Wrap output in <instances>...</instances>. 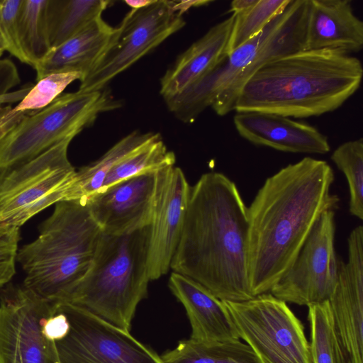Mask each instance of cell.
<instances>
[{
  "label": "cell",
  "instance_id": "18",
  "mask_svg": "<svg viewBox=\"0 0 363 363\" xmlns=\"http://www.w3.org/2000/svg\"><path fill=\"white\" fill-rule=\"evenodd\" d=\"M234 19L232 14L212 26L177 57L160 80V92L164 101L194 85L228 56Z\"/></svg>",
  "mask_w": 363,
  "mask_h": 363
},
{
  "label": "cell",
  "instance_id": "8",
  "mask_svg": "<svg viewBox=\"0 0 363 363\" xmlns=\"http://www.w3.org/2000/svg\"><path fill=\"white\" fill-rule=\"evenodd\" d=\"M223 302L240 338L262 363H311L304 326L286 302L270 293Z\"/></svg>",
  "mask_w": 363,
  "mask_h": 363
},
{
  "label": "cell",
  "instance_id": "16",
  "mask_svg": "<svg viewBox=\"0 0 363 363\" xmlns=\"http://www.w3.org/2000/svg\"><path fill=\"white\" fill-rule=\"evenodd\" d=\"M308 0H291L284 11L267 25V33L256 57L235 82L211 105L218 116L234 110L245 82L262 66L272 60L306 50Z\"/></svg>",
  "mask_w": 363,
  "mask_h": 363
},
{
  "label": "cell",
  "instance_id": "13",
  "mask_svg": "<svg viewBox=\"0 0 363 363\" xmlns=\"http://www.w3.org/2000/svg\"><path fill=\"white\" fill-rule=\"evenodd\" d=\"M348 258L339 260L336 287L327 301L335 363H363V227L347 238Z\"/></svg>",
  "mask_w": 363,
  "mask_h": 363
},
{
  "label": "cell",
  "instance_id": "20",
  "mask_svg": "<svg viewBox=\"0 0 363 363\" xmlns=\"http://www.w3.org/2000/svg\"><path fill=\"white\" fill-rule=\"evenodd\" d=\"M184 306L191 327L189 339L198 342L240 340L224 302L196 281L172 272L168 283Z\"/></svg>",
  "mask_w": 363,
  "mask_h": 363
},
{
  "label": "cell",
  "instance_id": "28",
  "mask_svg": "<svg viewBox=\"0 0 363 363\" xmlns=\"http://www.w3.org/2000/svg\"><path fill=\"white\" fill-rule=\"evenodd\" d=\"M291 0H257L248 9L233 14L235 19L228 45V55L258 35Z\"/></svg>",
  "mask_w": 363,
  "mask_h": 363
},
{
  "label": "cell",
  "instance_id": "25",
  "mask_svg": "<svg viewBox=\"0 0 363 363\" xmlns=\"http://www.w3.org/2000/svg\"><path fill=\"white\" fill-rule=\"evenodd\" d=\"M175 161L174 153L168 150L159 134L117 163L108 173L99 191L135 176L156 172L174 166Z\"/></svg>",
  "mask_w": 363,
  "mask_h": 363
},
{
  "label": "cell",
  "instance_id": "10",
  "mask_svg": "<svg viewBox=\"0 0 363 363\" xmlns=\"http://www.w3.org/2000/svg\"><path fill=\"white\" fill-rule=\"evenodd\" d=\"M56 303L69 325L67 335L54 342L59 363H162L130 332L67 302Z\"/></svg>",
  "mask_w": 363,
  "mask_h": 363
},
{
  "label": "cell",
  "instance_id": "2",
  "mask_svg": "<svg viewBox=\"0 0 363 363\" xmlns=\"http://www.w3.org/2000/svg\"><path fill=\"white\" fill-rule=\"evenodd\" d=\"M248 226L247 206L235 183L220 172L203 174L190 187L170 269L199 283L223 301L252 298Z\"/></svg>",
  "mask_w": 363,
  "mask_h": 363
},
{
  "label": "cell",
  "instance_id": "30",
  "mask_svg": "<svg viewBox=\"0 0 363 363\" xmlns=\"http://www.w3.org/2000/svg\"><path fill=\"white\" fill-rule=\"evenodd\" d=\"M21 2L22 0L0 1V37L6 51L28 65L19 35L18 15Z\"/></svg>",
  "mask_w": 363,
  "mask_h": 363
},
{
  "label": "cell",
  "instance_id": "31",
  "mask_svg": "<svg viewBox=\"0 0 363 363\" xmlns=\"http://www.w3.org/2000/svg\"><path fill=\"white\" fill-rule=\"evenodd\" d=\"M20 228L0 223V288L16 273Z\"/></svg>",
  "mask_w": 363,
  "mask_h": 363
},
{
  "label": "cell",
  "instance_id": "12",
  "mask_svg": "<svg viewBox=\"0 0 363 363\" xmlns=\"http://www.w3.org/2000/svg\"><path fill=\"white\" fill-rule=\"evenodd\" d=\"M53 303L23 285L0 293V363H59L53 342L43 333Z\"/></svg>",
  "mask_w": 363,
  "mask_h": 363
},
{
  "label": "cell",
  "instance_id": "1",
  "mask_svg": "<svg viewBox=\"0 0 363 363\" xmlns=\"http://www.w3.org/2000/svg\"><path fill=\"white\" fill-rule=\"evenodd\" d=\"M325 160L306 157L266 179L247 207V268L253 296L268 293L293 263L315 223L340 199Z\"/></svg>",
  "mask_w": 363,
  "mask_h": 363
},
{
  "label": "cell",
  "instance_id": "11",
  "mask_svg": "<svg viewBox=\"0 0 363 363\" xmlns=\"http://www.w3.org/2000/svg\"><path fill=\"white\" fill-rule=\"evenodd\" d=\"M335 217V211L320 216L291 265L271 289V294L286 303L306 306L329 299L339 272Z\"/></svg>",
  "mask_w": 363,
  "mask_h": 363
},
{
  "label": "cell",
  "instance_id": "22",
  "mask_svg": "<svg viewBox=\"0 0 363 363\" xmlns=\"http://www.w3.org/2000/svg\"><path fill=\"white\" fill-rule=\"evenodd\" d=\"M158 135L135 130L123 137L98 160L76 171L67 200L87 199L101 188L106 175L117 163Z\"/></svg>",
  "mask_w": 363,
  "mask_h": 363
},
{
  "label": "cell",
  "instance_id": "17",
  "mask_svg": "<svg viewBox=\"0 0 363 363\" xmlns=\"http://www.w3.org/2000/svg\"><path fill=\"white\" fill-rule=\"evenodd\" d=\"M238 133L248 142L286 152L324 155L330 145L316 128L291 118L264 112H239L233 118Z\"/></svg>",
  "mask_w": 363,
  "mask_h": 363
},
{
  "label": "cell",
  "instance_id": "15",
  "mask_svg": "<svg viewBox=\"0 0 363 363\" xmlns=\"http://www.w3.org/2000/svg\"><path fill=\"white\" fill-rule=\"evenodd\" d=\"M191 186L184 173L170 167L161 174L147 253L150 281L165 275L182 233Z\"/></svg>",
  "mask_w": 363,
  "mask_h": 363
},
{
  "label": "cell",
  "instance_id": "33",
  "mask_svg": "<svg viewBox=\"0 0 363 363\" xmlns=\"http://www.w3.org/2000/svg\"><path fill=\"white\" fill-rule=\"evenodd\" d=\"M211 3V1H175L174 9L176 11L183 14L191 7L201 6Z\"/></svg>",
  "mask_w": 363,
  "mask_h": 363
},
{
  "label": "cell",
  "instance_id": "24",
  "mask_svg": "<svg viewBox=\"0 0 363 363\" xmlns=\"http://www.w3.org/2000/svg\"><path fill=\"white\" fill-rule=\"evenodd\" d=\"M162 363H262L252 348L240 340L180 341L161 357Z\"/></svg>",
  "mask_w": 363,
  "mask_h": 363
},
{
  "label": "cell",
  "instance_id": "14",
  "mask_svg": "<svg viewBox=\"0 0 363 363\" xmlns=\"http://www.w3.org/2000/svg\"><path fill=\"white\" fill-rule=\"evenodd\" d=\"M163 170L128 178L85 199L103 233L125 234L151 224Z\"/></svg>",
  "mask_w": 363,
  "mask_h": 363
},
{
  "label": "cell",
  "instance_id": "5",
  "mask_svg": "<svg viewBox=\"0 0 363 363\" xmlns=\"http://www.w3.org/2000/svg\"><path fill=\"white\" fill-rule=\"evenodd\" d=\"M150 225L121 235L102 232L88 272L64 302L130 332L150 281Z\"/></svg>",
  "mask_w": 363,
  "mask_h": 363
},
{
  "label": "cell",
  "instance_id": "21",
  "mask_svg": "<svg viewBox=\"0 0 363 363\" xmlns=\"http://www.w3.org/2000/svg\"><path fill=\"white\" fill-rule=\"evenodd\" d=\"M115 29L101 16L97 18L61 45L51 48L34 68L36 81L61 72H78L84 78L104 54Z\"/></svg>",
  "mask_w": 363,
  "mask_h": 363
},
{
  "label": "cell",
  "instance_id": "23",
  "mask_svg": "<svg viewBox=\"0 0 363 363\" xmlns=\"http://www.w3.org/2000/svg\"><path fill=\"white\" fill-rule=\"evenodd\" d=\"M110 4L107 0H48L46 23L51 48L101 17Z\"/></svg>",
  "mask_w": 363,
  "mask_h": 363
},
{
  "label": "cell",
  "instance_id": "4",
  "mask_svg": "<svg viewBox=\"0 0 363 363\" xmlns=\"http://www.w3.org/2000/svg\"><path fill=\"white\" fill-rule=\"evenodd\" d=\"M102 231L85 199L61 201L18 251L23 285L50 302L65 301L88 272Z\"/></svg>",
  "mask_w": 363,
  "mask_h": 363
},
{
  "label": "cell",
  "instance_id": "6",
  "mask_svg": "<svg viewBox=\"0 0 363 363\" xmlns=\"http://www.w3.org/2000/svg\"><path fill=\"white\" fill-rule=\"evenodd\" d=\"M121 106L107 87L62 94L0 140V172L33 159L67 138H74L101 113Z\"/></svg>",
  "mask_w": 363,
  "mask_h": 363
},
{
  "label": "cell",
  "instance_id": "26",
  "mask_svg": "<svg viewBox=\"0 0 363 363\" xmlns=\"http://www.w3.org/2000/svg\"><path fill=\"white\" fill-rule=\"evenodd\" d=\"M48 0H22L18 15L19 35L23 52L33 68L51 50L47 23Z\"/></svg>",
  "mask_w": 363,
  "mask_h": 363
},
{
  "label": "cell",
  "instance_id": "27",
  "mask_svg": "<svg viewBox=\"0 0 363 363\" xmlns=\"http://www.w3.org/2000/svg\"><path fill=\"white\" fill-rule=\"evenodd\" d=\"M345 176L350 193L349 211L363 219V140H350L339 145L330 157Z\"/></svg>",
  "mask_w": 363,
  "mask_h": 363
},
{
  "label": "cell",
  "instance_id": "9",
  "mask_svg": "<svg viewBox=\"0 0 363 363\" xmlns=\"http://www.w3.org/2000/svg\"><path fill=\"white\" fill-rule=\"evenodd\" d=\"M175 1L155 0L131 9L123 18L99 60L81 81L79 91L101 90L119 74L156 48L185 25Z\"/></svg>",
  "mask_w": 363,
  "mask_h": 363
},
{
  "label": "cell",
  "instance_id": "34",
  "mask_svg": "<svg viewBox=\"0 0 363 363\" xmlns=\"http://www.w3.org/2000/svg\"><path fill=\"white\" fill-rule=\"evenodd\" d=\"M257 0H235L230 3V12L233 14L241 13L256 3Z\"/></svg>",
  "mask_w": 363,
  "mask_h": 363
},
{
  "label": "cell",
  "instance_id": "36",
  "mask_svg": "<svg viewBox=\"0 0 363 363\" xmlns=\"http://www.w3.org/2000/svg\"><path fill=\"white\" fill-rule=\"evenodd\" d=\"M4 51H5V48H4V43L2 42V40L0 37V57Z\"/></svg>",
  "mask_w": 363,
  "mask_h": 363
},
{
  "label": "cell",
  "instance_id": "32",
  "mask_svg": "<svg viewBox=\"0 0 363 363\" xmlns=\"http://www.w3.org/2000/svg\"><path fill=\"white\" fill-rule=\"evenodd\" d=\"M21 82L16 65L9 60H0V109L6 103L21 101L33 87L26 86L17 91H9Z\"/></svg>",
  "mask_w": 363,
  "mask_h": 363
},
{
  "label": "cell",
  "instance_id": "35",
  "mask_svg": "<svg viewBox=\"0 0 363 363\" xmlns=\"http://www.w3.org/2000/svg\"><path fill=\"white\" fill-rule=\"evenodd\" d=\"M155 0H125L124 2L131 8V9L138 10L145 8L153 4Z\"/></svg>",
  "mask_w": 363,
  "mask_h": 363
},
{
  "label": "cell",
  "instance_id": "29",
  "mask_svg": "<svg viewBox=\"0 0 363 363\" xmlns=\"http://www.w3.org/2000/svg\"><path fill=\"white\" fill-rule=\"evenodd\" d=\"M311 363H335L331 316L328 301L308 306Z\"/></svg>",
  "mask_w": 363,
  "mask_h": 363
},
{
  "label": "cell",
  "instance_id": "7",
  "mask_svg": "<svg viewBox=\"0 0 363 363\" xmlns=\"http://www.w3.org/2000/svg\"><path fill=\"white\" fill-rule=\"evenodd\" d=\"M73 138L0 172V223L20 228L50 206L67 200L76 173L67 155Z\"/></svg>",
  "mask_w": 363,
  "mask_h": 363
},
{
  "label": "cell",
  "instance_id": "3",
  "mask_svg": "<svg viewBox=\"0 0 363 363\" xmlns=\"http://www.w3.org/2000/svg\"><path fill=\"white\" fill-rule=\"evenodd\" d=\"M361 61L329 50H303L267 62L243 84L237 112H264L289 118L334 111L359 89Z\"/></svg>",
  "mask_w": 363,
  "mask_h": 363
},
{
  "label": "cell",
  "instance_id": "19",
  "mask_svg": "<svg viewBox=\"0 0 363 363\" xmlns=\"http://www.w3.org/2000/svg\"><path fill=\"white\" fill-rule=\"evenodd\" d=\"M363 48V22L349 0H308L306 50L350 55Z\"/></svg>",
  "mask_w": 363,
  "mask_h": 363
}]
</instances>
